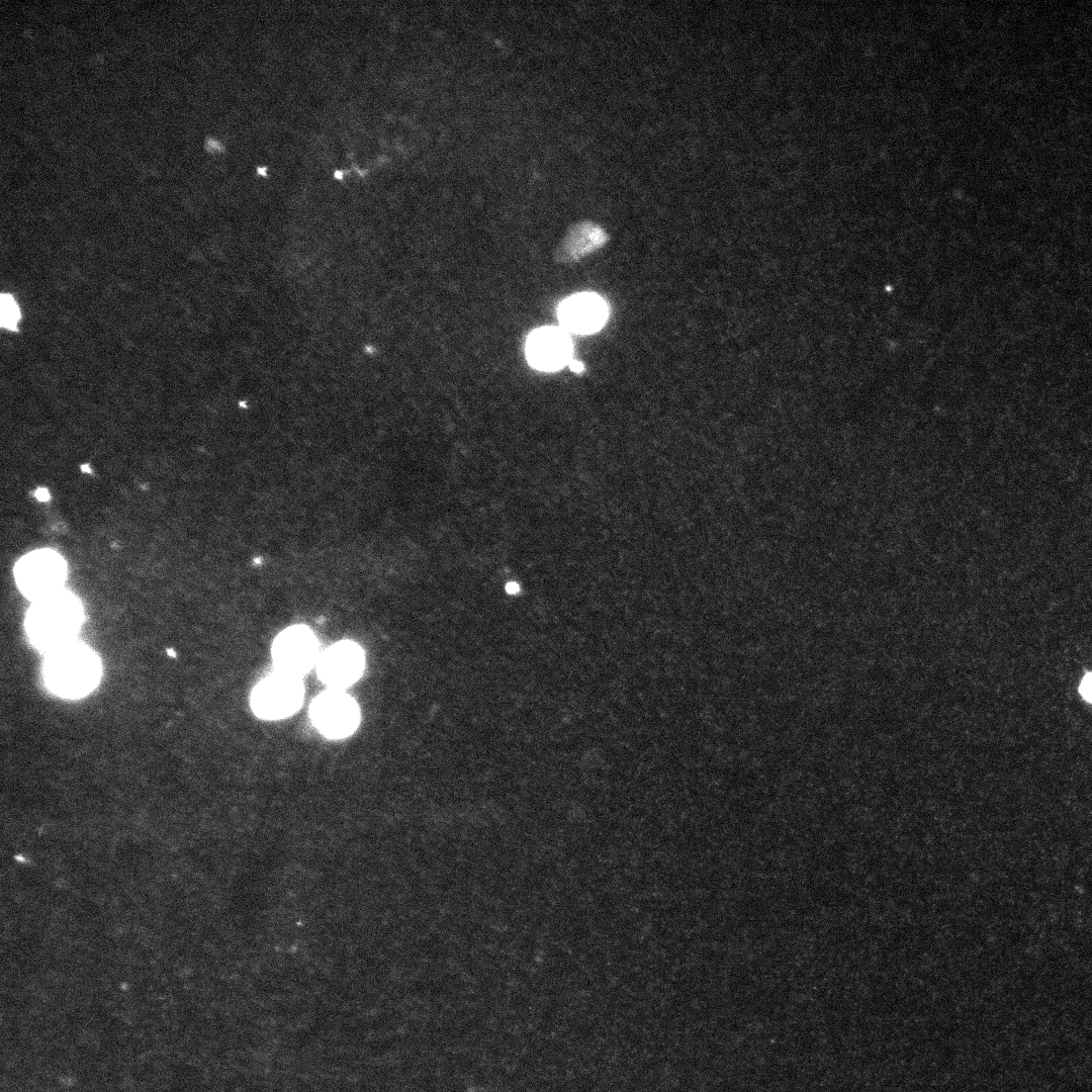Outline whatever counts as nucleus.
Returning a JSON list of instances; mask_svg holds the SVG:
<instances>
[{
  "label": "nucleus",
  "instance_id": "nucleus-11",
  "mask_svg": "<svg viewBox=\"0 0 1092 1092\" xmlns=\"http://www.w3.org/2000/svg\"><path fill=\"white\" fill-rule=\"evenodd\" d=\"M0 324L2 328L16 331L20 318V311L14 298L8 293H2L0 298Z\"/></svg>",
  "mask_w": 1092,
  "mask_h": 1092
},
{
  "label": "nucleus",
  "instance_id": "nucleus-13",
  "mask_svg": "<svg viewBox=\"0 0 1092 1092\" xmlns=\"http://www.w3.org/2000/svg\"><path fill=\"white\" fill-rule=\"evenodd\" d=\"M35 495L41 502H44L50 497L49 491L46 488L37 489Z\"/></svg>",
  "mask_w": 1092,
  "mask_h": 1092
},
{
  "label": "nucleus",
  "instance_id": "nucleus-1",
  "mask_svg": "<svg viewBox=\"0 0 1092 1092\" xmlns=\"http://www.w3.org/2000/svg\"><path fill=\"white\" fill-rule=\"evenodd\" d=\"M43 676L54 694L76 699L86 696L98 685L101 664L91 648L74 639L48 652Z\"/></svg>",
  "mask_w": 1092,
  "mask_h": 1092
},
{
  "label": "nucleus",
  "instance_id": "nucleus-3",
  "mask_svg": "<svg viewBox=\"0 0 1092 1092\" xmlns=\"http://www.w3.org/2000/svg\"><path fill=\"white\" fill-rule=\"evenodd\" d=\"M300 677L280 671L262 679L251 694L254 713L267 720H278L294 714L303 702Z\"/></svg>",
  "mask_w": 1092,
  "mask_h": 1092
},
{
  "label": "nucleus",
  "instance_id": "nucleus-10",
  "mask_svg": "<svg viewBox=\"0 0 1092 1092\" xmlns=\"http://www.w3.org/2000/svg\"><path fill=\"white\" fill-rule=\"evenodd\" d=\"M607 242V234L592 222L575 225L565 237L557 258L564 262L575 261L600 249Z\"/></svg>",
  "mask_w": 1092,
  "mask_h": 1092
},
{
  "label": "nucleus",
  "instance_id": "nucleus-2",
  "mask_svg": "<svg viewBox=\"0 0 1092 1092\" xmlns=\"http://www.w3.org/2000/svg\"><path fill=\"white\" fill-rule=\"evenodd\" d=\"M82 617L80 602L61 589L33 601L25 619L26 633L35 647L49 652L74 640Z\"/></svg>",
  "mask_w": 1092,
  "mask_h": 1092
},
{
  "label": "nucleus",
  "instance_id": "nucleus-4",
  "mask_svg": "<svg viewBox=\"0 0 1092 1092\" xmlns=\"http://www.w3.org/2000/svg\"><path fill=\"white\" fill-rule=\"evenodd\" d=\"M66 573L64 559L51 550L30 552L15 566L19 589L33 601L61 590Z\"/></svg>",
  "mask_w": 1092,
  "mask_h": 1092
},
{
  "label": "nucleus",
  "instance_id": "nucleus-5",
  "mask_svg": "<svg viewBox=\"0 0 1092 1092\" xmlns=\"http://www.w3.org/2000/svg\"><path fill=\"white\" fill-rule=\"evenodd\" d=\"M271 653L277 671L296 677L307 673L320 658L316 637L303 625L289 627L278 634Z\"/></svg>",
  "mask_w": 1092,
  "mask_h": 1092
},
{
  "label": "nucleus",
  "instance_id": "nucleus-8",
  "mask_svg": "<svg viewBox=\"0 0 1092 1092\" xmlns=\"http://www.w3.org/2000/svg\"><path fill=\"white\" fill-rule=\"evenodd\" d=\"M569 337L555 328L534 331L527 342L529 362L540 370L553 371L564 366L570 359Z\"/></svg>",
  "mask_w": 1092,
  "mask_h": 1092
},
{
  "label": "nucleus",
  "instance_id": "nucleus-12",
  "mask_svg": "<svg viewBox=\"0 0 1092 1092\" xmlns=\"http://www.w3.org/2000/svg\"><path fill=\"white\" fill-rule=\"evenodd\" d=\"M1079 692L1083 699L1092 704V672L1087 673L1079 687Z\"/></svg>",
  "mask_w": 1092,
  "mask_h": 1092
},
{
  "label": "nucleus",
  "instance_id": "nucleus-7",
  "mask_svg": "<svg viewBox=\"0 0 1092 1092\" xmlns=\"http://www.w3.org/2000/svg\"><path fill=\"white\" fill-rule=\"evenodd\" d=\"M316 664L321 679L339 690L351 686L362 675L365 656L358 644L345 640L329 647L320 655Z\"/></svg>",
  "mask_w": 1092,
  "mask_h": 1092
},
{
  "label": "nucleus",
  "instance_id": "nucleus-14",
  "mask_svg": "<svg viewBox=\"0 0 1092 1092\" xmlns=\"http://www.w3.org/2000/svg\"><path fill=\"white\" fill-rule=\"evenodd\" d=\"M572 364H573V365H571V368H572L573 370H575V371H580V370L582 369V366H581V365H580L579 363H572Z\"/></svg>",
  "mask_w": 1092,
  "mask_h": 1092
},
{
  "label": "nucleus",
  "instance_id": "nucleus-6",
  "mask_svg": "<svg viewBox=\"0 0 1092 1092\" xmlns=\"http://www.w3.org/2000/svg\"><path fill=\"white\" fill-rule=\"evenodd\" d=\"M309 711L313 725L329 738H343L352 734L360 721L356 701L335 689L320 694L312 701Z\"/></svg>",
  "mask_w": 1092,
  "mask_h": 1092
},
{
  "label": "nucleus",
  "instance_id": "nucleus-9",
  "mask_svg": "<svg viewBox=\"0 0 1092 1092\" xmlns=\"http://www.w3.org/2000/svg\"><path fill=\"white\" fill-rule=\"evenodd\" d=\"M608 306L593 293H580L566 299L559 308V318L568 330L589 334L600 330L608 318Z\"/></svg>",
  "mask_w": 1092,
  "mask_h": 1092
}]
</instances>
